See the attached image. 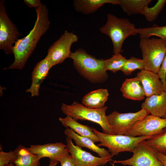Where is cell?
I'll use <instances>...</instances> for the list:
<instances>
[{"mask_svg":"<svg viewBox=\"0 0 166 166\" xmlns=\"http://www.w3.org/2000/svg\"><path fill=\"white\" fill-rule=\"evenodd\" d=\"M37 18L34 27L25 37L18 39L13 47L14 61L9 67L4 69H22L35 49L41 36L49 27L48 10L46 5L42 4L35 8Z\"/></svg>","mask_w":166,"mask_h":166,"instance_id":"6da1fadb","label":"cell"},{"mask_svg":"<svg viewBox=\"0 0 166 166\" xmlns=\"http://www.w3.org/2000/svg\"><path fill=\"white\" fill-rule=\"evenodd\" d=\"M69 58L78 72L91 82L102 83L107 79L105 60L97 59L81 48L71 52Z\"/></svg>","mask_w":166,"mask_h":166,"instance_id":"7a4b0ae2","label":"cell"},{"mask_svg":"<svg viewBox=\"0 0 166 166\" xmlns=\"http://www.w3.org/2000/svg\"><path fill=\"white\" fill-rule=\"evenodd\" d=\"M134 24L128 19L119 18L111 14H107V20L100 29V31L110 38L113 45L115 54L123 52L122 46L125 39L131 35L137 34Z\"/></svg>","mask_w":166,"mask_h":166,"instance_id":"3957f363","label":"cell"},{"mask_svg":"<svg viewBox=\"0 0 166 166\" xmlns=\"http://www.w3.org/2000/svg\"><path fill=\"white\" fill-rule=\"evenodd\" d=\"M107 106L101 109H92L87 107L76 102L71 105L62 103L61 110L62 113L75 120H87L99 124L103 132L114 134L109 125L106 115Z\"/></svg>","mask_w":166,"mask_h":166,"instance_id":"277c9868","label":"cell"},{"mask_svg":"<svg viewBox=\"0 0 166 166\" xmlns=\"http://www.w3.org/2000/svg\"><path fill=\"white\" fill-rule=\"evenodd\" d=\"M144 69L157 73L166 55V42L160 38H140Z\"/></svg>","mask_w":166,"mask_h":166,"instance_id":"5b68a950","label":"cell"},{"mask_svg":"<svg viewBox=\"0 0 166 166\" xmlns=\"http://www.w3.org/2000/svg\"><path fill=\"white\" fill-rule=\"evenodd\" d=\"M91 128L93 133L98 137L100 142L97 145L99 147L104 146L107 148L113 157L118 155L121 152H132L135 147L140 142L151 137L110 134L99 132L93 128Z\"/></svg>","mask_w":166,"mask_h":166,"instance_id":"8992f818","label":"cell"},{"mask_svg":"<svg viewBox=\"0 0 166 166\" xmlns=\"http://www.w3.org/2000/svg\"><path fill=\"white\" fill-rule=\"evenodd\" d=\"M132 152V156L129 159L112 161L115 164L129 166H164L157 158V152L152 148L146 140L140 142Z\"/></svg>","mask_w":166,"mask_h":166,"instance_id":"52a82bcc","label":"cell"},{"mask_svg":"<svg viewBox=\"0 0 166 166\" xmlns=\"http://www.w3.org/2000/svg\"><path fill=\"white\" fill-rule=\"evenodd\" d=\"M5 1H0V49L6 54L13 53V44L20 35L16 26L8 17L4 5Z\"/></svg>","mask_w":166,"mask_h":166,"instance_id":"ba28073f","label":"cell"},{"mask_svg":"<svg viewBox=\"0 0 166 166\" xmlns=\"http://www.w3.org/2000/svg\"><path fill=\"white\" fill-rule=\"evenodd\" d=\"M78 40V37L73 32L65 31L60 38L48 49L46 57L51 67L63 63L66 58H69L72 45Z\"/></svg>","mask_w":166,"mask_h":166,"instance_id":"9c48e42d","label":"cell"},{"mask_svg":"<svg viewBox=\"0 0 166 166\" xmlns=\"http://www.w3.org/2000/svg\"><path fill=\"white\" fill-rule=\"evenodd\" d=\"M148 114L146 110L142 109L135 113H121L114 111L106 117L114 134L125 135L135 123Z\"/></svg>","mask_w":166,"mask_h":166,"instance_id":"30bf717a","label":"cell"},{"mask_svg":"<svg viewBox=\"0 0 166 166\" xmlns=\"http://www.w3.org/2000/svg\"><path fill=\"white\" fill-rule=\"evenodd\" d=\"M166 127V118L148 115L135 123L125 135L151 137Z\"/></svg>","mask_w":166,"mask_h":166,"instance_id":"8fae6325","label":"cell"},{"mask_svg":"<svg viewBox=\"0 0 166 166\" xmlns=\"http://www.w3.org/2000/svg\"><path fill=\"white\" fill-rule=\"evenodd\" d=\"M72 140L66 137V148L76 166H103L108 162L112 161V156L104 158L94 156L74 145Z\"/></svg>","mask_w":166,"mask_h":166,"instance_id":"7c38bea8","label":"cell"},{"mask_svg":"<svg viewBox=\"0 0 166 166\" xmlns=\"http://www.w3.org/2000/svg\"><path fill=\"white\" fill-rule=\"evenodd\" d=\"M27 148L31 152L38 155L40 159L47 157L50 160L58 161L62 157L69 153L66 145L61 142L30 145Z\"/></svg>","mask_w":166,"mask_h":166,"instance_id":"4fadbf2b","label":"cell"},{"mask_svg":"<svg viewBox=\"0 0 166 166\" xmlns=\"http://www.w3.org/2000/svg\"><path fill=\"white\" fill-rule=\"evenodd\" d=\"M136 77L141 82L146 97L165 91L157 73L143 69L137 73Z\"/></svg>","mask_w":166,"mask_h":166,"instance_id":"5bb4252c","label":"cell"},{"mask_svg":"<svg viewBox=\"0 0 166 166\" xmlns=\"http://www.w3.org/2000/svg\"><path fill=\"white\" fill-rule=\"evenodd\" d=\"M51 68L46 57L36 64L32 72L31 86L26 91L31 93V97L39 95L40 85Z\"/></svg>","mask_w":166,"mask_h":166,"instance_id":"9a60e30c","label":"cell"},{"mask_svg":"<svg viewBox=\"0 0 166 166\" xmlns=\"http://www.w3.org/2000/svg\"><path fill=\"white\" fill-rule=\"evenodd\" d=\"M141 107L149 114L162 118L166 112V92L146 97Z\"/></svg>","mask_w":166,"mask_h":166,"instance_id":"2e32d148","label":"cell"},{"mask_svg":"<svg viewBox=\"0 0 166 166\" xmlns=\"http://www.w3.org/2000/svg\"><path fill=\"white\" fill-rule=\"evenodd\" d=\"M123 96L125 98L136 101L144 99L145 93L141 82L136 76L126 79L120 89Z\"/></svg>","mask_w":166,"mask_h":166,"instance_id":"e0dca14e","label":"cell"},{"mask_svg":"<svg viewBox=\"0 0 166 166\" xmlns=\"http://www.w3.org/2000/svg\"><path fill=\"white\" fill-rule=\"evenodd\" d=\"M64 134L66 137L73 140L76 145L80 147L88 148L96 152L100 157L104 158L112 156L109 151L99 147L89 138L78 135L69 128H66L64 130Z\"/></svg>","mask_w":166,"mask_h":166,"instance_id":"ac0fdd59","label":"cell"},{"mask_svg":"<svg viewBox=\"0 0 166 166\" xmlns=\"http://www.w3.org/2000/svg\"><path fill=\"white\" fill-rule=\"evenodd\" d=\"M106 3L120 4V0H75L73 5L77 12L85 14L93 13Z\"/></svg>","mask_w":166,"mask_h":166,"instance_id":"d6986e66","label":"cell"},{"mask_svg":"<svg viewBox=\"0 0 166 166\" xmlns=\"http://www.w3.org/2000/svg\"><path fill=\"white\" fill-rule=\"evenodd\" d=\"M59 120L65 128H70L78 135L89 138L94 143L100 142L98 137L92 131L91 128L78 122L71 117L66 115L65 118L60 117Z\"/></svg>","mask_w":166,"mask_h":166,"instance_id":"ffe728a7","label":"cell"},{"mask_svg":"<svg viewBox=\"0 0 166 166\" xmlns=\"http://www.w3.org/2000/svg\"><path fill=\"white\" fill-rule=\"evenodd\" d=\"M16 158L13 162L15 166H40L41 159L23 145H19L14 150Z\"/></svg>","mask_w":166,"mask_h":166,"instance_id":"44dd1931","label":"cell"},{"mask_svg":"<svg viewBox=\"0 0 166 166\" xmlns=\"http://www.w3.org/2000/svg\"><path fill=\"white\" fill-rule=\"evenodd\" d=\"M109 93L106 89H99L92 91L82 98V104L86 107L92 109H101L105 107Z\"/></svg>","mask_w":166,"mask_h":166,"instance_id":"7402d4cb","label":"cell"},{"mask_svg":"<svg viewBox=\"0 0 166 166\" xmlns=\"http://www.w3.org/2000/svg\"><path fill=\"white\" fill-rule=\"evenodd\" d=\"M123 11L128 15L141 14L144 8L148 6L152 0H120Z\"/></svg>","mask_w":166,"mask_h":166,"instance_id":"603a6c76","label":"cell"},{"mask_svg":"<svg viewBox=\"0 0 166 166\" xmlns=\"http://www.w3.org/2000/svg\"><path fill=\"white\" fill-rule=\"evenodd\" d=\"M146 140L154 150L166 155V127Z\"/></svg>","mask_w":166,"mask_h":166,"instance_id":"cb8c5ba5","label":"cell"},{"mask_svg":"<svg viewBox=\"0 0 166 166\" xmlns=\"http://www.w3.org/2000/svg\"><path fill=\"white\" fill-rule=\"evenodd\" d=\"M136 32L140 38H150L155 36L166 42V26H159L154 25L152 27L136 28Z\"/></svg>","mask_w":166,"mask_h":166,"instance_id":"d4e9b609","label":"cell"},{"mask_svg":"<svg viewBox=\"0 0 166 166\" xmlns=\"http://www.w3.org/2000/svg\"><path fill=\"white\" fill-rule=\"evenodd\" d=\"M127 60L121 53L115 54L109 59L105 60V69L115 73L121 70Z\"/></svg>","mask_w":166,"mask_h":166,"instance_id":"484cf974","label":"cell"},{"mask_svg":"<svg viewBox=\"0 0 166 166\" xmlns=\"http://www.w3.org/2000/svg\"><path fill=\"white\" fill-rule=\"evenodd\" d=\"M166 3V0H159L152 7H146L143 10L142 15L144 16L148 22L155 20L164 8Z\"/></svg>","mask_w":166,"mask_h":166,"instance_id":"4316f807","label":"cell"},{"mask_svg":"<svg viewBox=\"0 0 166 166\" xmlns=\"http://www.w3.org/2000/svg\"><path fill=\"white\" fill-rule=\"evenodd\" d=\"M144 69V65L142 59L132 57L127 60L121 70L124 75L128 76L136 69L141 70Z\"/></svg>","mask_w":166,"mask_h":166,"instance_id":"83f0119b","label":"cell"},{"mask_svg":"<svg viewBox=\"0 0 166 166\" xmlns=\"http://www.w3.org/2000/svg\"><path fill=\"white\" fill-rule=\"evenodd\" d=\"M16 158L15 153L12 151L5 152L2 150L0 152V166H5L13 162Z\"/></svg>","mask_w":166,"mask_h":166,"instance_id":"f1b7e54d","label":"cell"},{"mask_svg":"<svg viewBox=\"0 0 166 166\" xmlns=\"http://www.w3.org/2000/svg\"><path fill=\"white\" fill-rule=\"evenodd\" d=\"M157 74L163 84L164 91L166 92V55Z\"/></svg>","mask_w":166,"mask_h":166,"instance_id":"f546056e","label":"cell"},{"mask_svg":"<svg viewBox=\"0 0 166 166\" xmlns=\"http://www.w3.org/2000/svg\"><path fill=\"white\" fill-rule=\"evenodd\" d=\"M60 166H76L74 161L70 154L68 153L60 160Z\"/></svg>","mask_w":166,"mask_h":166,"instance_id":"4dcf8cb0","label":"cell"},{"mask_svg":"<svg viewBox=\"0 0 166 166\" xmlns=\"http://www.w3.org/2000/svg\"><path fill=\"white\" fill-rule=\"evenodd\" d=\"M25 4L30 7L35 8L40 6L42 3L40 0H24Z\"/></svg>","mask_w":166,"mask_h":166,"instance_id":"1f68e13d","label":"cell"},{"mask_svg":"<svg viewBox=\"0 0 166 166\" xmlns=\"http://www.w3.org/2000/svg\"><path fill=\"white\" fill-rule=\"evenodd\" d=\"M158 159L162 163L164 166H166V155L157 152L156 155Z\"/></svg>","mask_w":166,"mask_h":166,"instance_id":"d6a6232c","label":"cell"},{"mask_svg":"<svg viewBox=\"0 0 166 166\" xmlns=\"http://www.w3.org/2000/svg\"><path fill=\"white\" fill-rule=\"evenodd\" d=\"M59 162V161L57 160H50L49 164L48 166H56Z\"/></svg>","mask_w":166,"mask_h":166,"instance_id":"836d02e7","label":"cell"},{"mask_svg":"<svg viewBox=\"0 0 166 166\" xmlns=\"http://www.w3.org/2000/svg\"><path fill=\"white\" fill-rule=\"evenodd\" d=\"M5 166H15V165L13 162H11Z\"/></svg>","mask_w":166,"mask_h":166,"instance_id":"e575fe53","label":"cell"},{"mask_svg":"<svg viewBox=\"0 0 166 166\" xmlns=\"http://www.w3.org/2000/svg\"><path fill=\"white\" fill-rule=\"evenodd\" d=\"M162 118H166V112L165 113V115L164 116V117Z\"/></svg>","mask_w":166,"mask_h":166,"instance_id":"d590c367","label":"cell"},{"mask_svg":"<svg viewBox=\"0 0 166 166\" xmlns=\"http://www.w3.org/2000/svg\"><path fill=\"white\" fill-rule=\"evenodd\" d=\"M111 165H112V166H115L114 164V163H113V162L111 163Z\"/></svg>","mask_w":166,"mask_h":166,"instance_id":"8d00e7d4","label":"cell"}]
</instances>
